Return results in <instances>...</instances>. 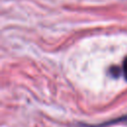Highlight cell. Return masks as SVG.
I'll list each match as a JSON object with an SVG mask.
<instances>
[{
  "label": "cell",
  "instance_id": "1",
  "mask_svg": "<svg viewBox=\"0 0 127 127\" xmlns=\"http://www.w3.org/2000/svg\"><path fill=\"white\" fill-rule=\"evenodd\" d=\"M122 72H123V75H124L125 79L127 80V57L125 58V60L123 62V64H122Z\"/></svg>",
  "mask_w": 127,
  "mask_h": 127
}]
</instances>
